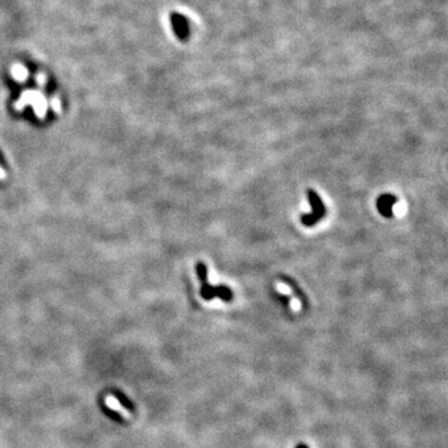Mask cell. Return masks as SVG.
<instances>
[{"label": "cell", "instance_id": "277c9868", "mask_svg": "<svg viewBox=\"0 0 448 448\" xmlns=\"http://www.w3.org/2000/svg\"><path fill=\"white\" fill-rule=\"evenodd\" d=\"M105 403H106V406L110 408V410H112V411H114L116 413H118L122 418H124V420H131L132 413H131V411H129V408L124 407V406L122 405V403L119 402V401L117 400L114 396H112V395L106 396V398H105Z\"/></svg>", "mask_w": 448, "mask_h": 448}, {"label": "cell", "instance_id": "3957f363", "mask_svg": "<svg viewBox=\"0 0 448 448\" xmlns=\"http://www.w3.org/2000/svg\"><path fill=\"white\" fill-rule=\"evenodd\" d=\"M169 20H171V25L172 29H173L174 35H176L179 40H182V41H186V40L188 39L189 34H191V31H189L188 19H187L184 15L179 14V12H172Z\"/></svg>", "mask_w": 448, "mask_h": 448}, {"label": "cell", "instance_id": "6da1fadb", "mask_svg": "<svg viewBox=\"0 0 448 448\" xmlns=\"http://www.w3.org/2000/svg\"><path fill=\"white\" fill-rule=\"evenodd\" d=\"M198 279L202 283L201 288V296L204 300H213V298H221L224 301H231L233 299V293L228 286L219 285L212 286L207 280V266L204 263H197L196 265Z\"/></svg>", "mask_w": 448, "mask_h": 448}, {"label": "cell", "instance_id": "8992f818", "mask_svg": "<svg viewBox=\"0 0 448 448\" xmlns=\"http://www.w3.org/2000/svg\"><path fill=\"white\" fill-rule=\"evenodd\" d=\"M5 178H6V173H5V171L2 169V167L0 166V181H4Z\"/></svg>", "mask_w": 448, "mask_h": 448}, {"label": "cell", "instance_id": "5b68a950", "mask_svg": "<svg viewBox=\"0 0 448 448\" xmlns=\"http://www.w3.org/2000/svg\"><path fill=\"white\" fill-rule=\"evenodd\" d=\"M395 198L391 196H382L377 202L378 211L383 214V216L388 217L391 216V207L395 203Z\"/></svg>", "mask_w": 448, "mask_h": 448}, {"label": "cell", "instance_id": "52a82bcc", "mask_svg": "<svg viewBox=\"0 0 448 448\" xmlns=\"http://www.w3.org/2000/svg\"><path fill=\"white\" fill-rule=\"evenodd\" d=\"M296 448H309V447L305 445V443H300V445L296 446Z\"/></svg>", "mask_w": 448, "mask_h": 448}, {"label": "cell", "instance_id": "7a4b0ae2", "mask_svg": "<svg viewBox=\"0 0 448 448\" xmlns=\"http://www.w3.org/2000/svg\"><path fill=\"white\" fill-rule=\"evenodd\" d=\"M306 193H308L309 202H310L311 207H313V212L308 214H303L301 216V223L305 226H313L323 219V217L326 214V209L323 201H321L320 196L315 191L308 189Z\"/></svg>", "mask_w": 448, "mask_h": 448}]
</instances>
